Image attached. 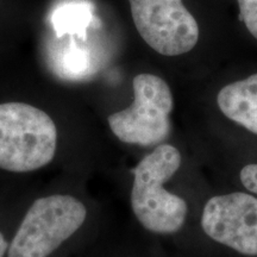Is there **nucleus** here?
I'll return each instance as SVG.
<instances>
[{
    "label": "nucleus",
    "mask_w": 257,
    "mask_h": 257,
    "mask_svg": "<svg viewBox=\"0 0 257 257\" xmlns=\"http://www.w3.org/2000/svg\"><path fill=\"white\" fill-rule=\"evenodd\" d=\"M57 146L50 115L25 102L0 104V169L34 172L49 165Z\"/></svg>",
    "instance_id": "f03ea898"
},
{
    "label": "nucleus",
    "mask_w": 257,
    "mask_h": 257,
    "mask_svg": "<svg viewBox=\"0 0 257 257\" xmlns=\"http://www.w3.org/2000/svg\"><path fill=\"white\" fill-rule=\"evenodd\" d=\"M86 217V206L72 195L37 199L10 242L6 257H48L81 227Z\"/></svg>",
    "instance_id": "7ed1b4c3"
},
{
    "label": "nucleus",
    "mask_w": 257,
    "mask_h": 257,
    "mask_svg": "<svg viewBox=\"0 0 257 257\" xmlns=\"http://www.w3.org/2000/svg\"><path fill=\"white\" fill-rule=\"evenodd\" d=\"M64 66L61 67L63 72H67L68 74H80L83 72V69L87 68V56L81 51H78L75 49L67 51L64 54Z\"/></svg>",
    "instance_id": "9d476101"
},
{
    "label": "nucleus",
    "mask_w": 257,
    "mask_h": 257,
    "mask_svg": "<svg viewBox=\"0 0 257 257\" xmlns=\"http://www.w3.org/2000/svg\"><path fill=\"white\" fill-rule=\"evenodd\" d=\"M135 101L130 107L108 115V125L121 142L152 147L170 134L169 115L174 100L168 83L154 74H138L133 81Z\"/></svg>",
    "instance_id": "20e7f679"
},
{
    "label": "nucleus",
    "mask_w": 257,
    "mask_h": 257,
    "mask_svg": "<svg viewBox=\"0 0 257 257\" xmlns=\"http://www.w3.org/2000/svg\"><path fill=\"white\" fill-rule=\"evenodd\" d=\"M141 37L156 53L178 56L199 41V25L182 0H128Z\"/></svg>",
    "instance_id": "39448f33"
},
{
    "label": "nucleus",
    "mask_w": 257,
    "mask_h": 257,
    "mask_svg": "<svg viewBox=\"0 0 257 257\" xmlns=\"http://www.w3.org/2000/svg\"><path fill=\"white\" fill-rule=\"evenodd\" d=\"M180 166L179 150L170 144H159L133 170L131 206L138 221L152 232L170 234L184 226L188 213L187 202L163 186Z\"/></svg>",
    "instance_id": "f257e3e1"
},
{
    "label": "nucleus",
    "mask_w": 257,
    "mask_h": 257,
    "mask_svg": "<svg viewBox=\"0 0 257 257\" xmlns=\"http://www.w3.org/2000/svg\"><path fill=\"white\" fill-rule=\"evenodd\" d=\"M201 227L214 242L240 255L257 257V198L253 194L232 192L208 199Z\"/></svg>",
    "instance_id": "423d86ee"
},
{
    "label": "nucleus",
    "mask_w": 257,
    "mask_h": 257,
    "mask_svg": "<svg viewBox=\"0 0 257 257\" xmlns=\"http://www.w3.org/2000/svg\"><path fill=\"white\" fill-rule=\"evenodd\" d=\"M9 245L10 243L8 242V239H6L4 233L0 231V257H5V255H8Z\"/></svg>",
    "instance_id": "f8f14e48"
},
{
    "label": "nucleus",
    "mask_w": 257,
    "mask_h": 257,
    "mask_svg": "<svg viewBox=\"0 0 257 257\" xmlns=\"http://www.w3.org/2000/svg\"><path fill=\"white\" fill-rule=\"evenodd\" d=\"M239 180L250 194L257 195V163L244 166L239 173Z\"/></svg>",
    "instance_id": "9b49d317"
},
{
    "label": "nucleus",
    "mask_w": 257,
    "mask_h": 257,
    "mask_svg": "<svg viewBox=\"0 0 257 257\" xmlns=\"http://www.w3.org/2000/svg\"><path fill=\"white\" fill-rule=\"evenodd\" d=\"M217 104L225 117L257 135V74L221 88Z\"/></svg>",
    "instance_id": "0eeeda50"
},
{
    "label": "nucleus",
    "mask_w": 257,
    "mask_h": 257,
    "mask_svg": "<svg viewBox=\"0 0 257 257\" xmlns=\"http://www.w3.org/2000/svg\"><path fill=\"white\" fill-rule=\"evenodd\" d=\"M239 6V21L257 40V0H237Z\"/></svg>",
    "instance_id": "1a4fd4ad"
},
{
    "label": "nucleus",
    "mask_w": 257,
    "mask_h": 257,
    "mask_svg": "<svg viewBox=\"0 0 257 257\" xmlns=\"http://www.w3.org/2000/svg\"><path fill=\"white\" fill-rule=\"evenodd\" d=\"M92 19V10L85 3H70L60 6L53 15L57 36L64 34H85Z\"/></svg>",
    "instance_id": "6e6552de"
}]
</instances>
